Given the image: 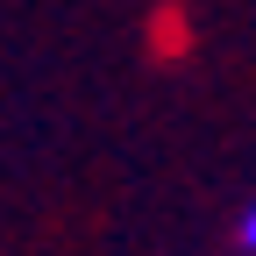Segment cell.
Returning a JSON list of instances; mask_svg holds the SVG:
<instances>
[{"mask_svg":"<svg viewBox=\"0 0 256 256\" xmlns=\"http://www.w3.org/2000/svg\"><path fill=\"white\" fill-rule=\"evenodd\" d=\"M235 235H242V249L256 256V200H249V214H242V228H235Z\"/></svg>","mask_w":256,"mask_h":256,"instance_id":"obj_1","label":"cell"}]
</instances>
